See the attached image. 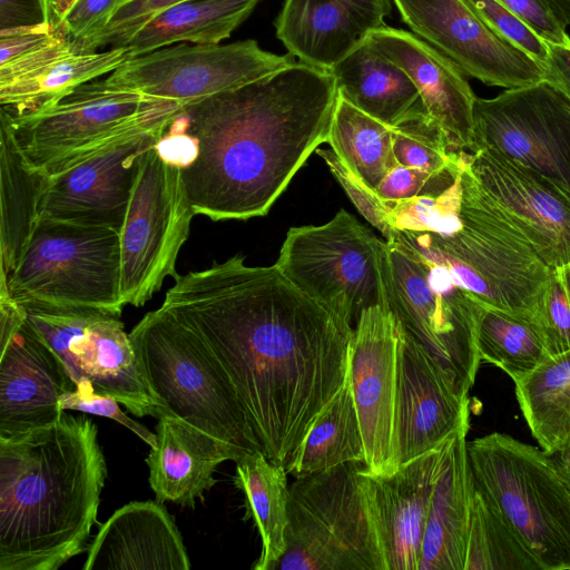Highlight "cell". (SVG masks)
<instances>
[{"label": "cell", "mask_w": 570, "mask_h": 570, "mask_svg": "<svg viewBox=\"0 0 570 570\" xmlns=\"http://www.w3.org/2000/svg\"><path fill=\"white\" fill-rule=\"evenodd\" d=\"M161 307L204 343L263 453L287 468L345 381L355 327L240 254L179 275Z\"/></svg>", "instance_id": "obj_1"}, {"label": "cell", "mask_w": 570, "mask_h": 570, "mask_svg": "<svg viewBox=\"0 0 570 570\" xmlns=\"http://www.w3.org/2000/svg\"><path fill=\"white\" fill-rule=\"evenodd\" d=\"M336 98L327 70L295 62L183 106L196 155L180 171L195 214L214 222L265 216L326 142Z\"/></svg>", "instance_id": "obj_2"}, {"label": "cell", "mask_w": 570, "mask_h": 570, "mask_svg": "<svg viewBox=\"0 0 570 570\" xmlns=\"http://www.w3.org/2000/svg\"><path fill=\"white\" fill-rule=\"evenodd\" d=\"M106 476L86 415L0 438V570H57L81 553Z\"/></svg>", "instance_id": "obj_3"}, {"label": "cell", "mask_w": 570, "mask_h": 570, "mask_svg": "<svg viewBox=\"0 0 570 570\" xmlns=\"http://www.w3.org/2000/svg\"><path fill=\"white\" fill-rule=\"evenodd\" d=\"M461 155L462 198L458 224L446 233H397L425 259L444 267L475 299L532 320L552 273L534 247L471 171Z\"/></svg>", "instance_id": "obj_4"}, {"label": "cell", "mask_w": 570, "mask_h": 570, "mask_svg": "<svg viewBox=\"0 0 570 570\" xmlns=\"http://www.w3.org/2000/svg\"><path fill=\"white\" fill-rule=\"evenodd\" d=\"M129 337L144 380L167 414L219 441L237 461L263 452L235 390L191 330L160 306Z\"/></svg>", "instance_id": "obj_5"}, {"label": "cell", "mask_w": 570, "mask_h": 570, "mask_svg": "<svg viewBox=\"0 0 570 570\" xmlns=\"http://www.w3.org/2000/svg\"><path fill=\"white\" fill-rule=\"evenodd\" d=\"M466 450L474 489L541 570H570V478L551 454L498 432Z\"/></svg>", "instance_id": "obj_6"}, {"label": "cell", "mask_w": 570, "mask_h": 570, "mask_svg": "<svg viewBox=\"0 0 570 570\" xmlns=\"http://www.w3.org/2000/svg\"><path fill=\"white\" fill-rule=\"evenodd\" d=\"M381 266L386 306L399 327L421 344L468 395L481 363L476 348L481 302L444 267L400 240L382 243Z\"/></svg>", "instance_id": "obj_7"}, {"label": "cell", "mask_w": 570, "mask_h": 570, "mask_svg": "<svg viewBox=\"0 0 570 570\" xmlns=\"http://www.w3.org/2000/svg\"><path fill=\"white\" fill-rule=\"evenodd\" d=\"M347 462L289 485L287 548L275 570H384L361 482Z\"/></svg>", "instance_id": "obj_8"}, {"label": "cell", "mask_w": 570, "mask_h": 570, "mask_svg": "<svg viewBox=\"0 0 570 570\" xmlns=\"http://www.w3.org/2000/svg\"><path fill=\"white\" fill-rule=\"evenodd\" d=\"M0 293L16 302L89 306L121 314L120 237L109 227L39 218Z\"/></svg>", "instance_id": "obj_9"}, {"label": "cell", "mask_w": 570, "mask_h": 570, "mask_svg": "<svg viewBox=\"0 0 570 570\" xmlns=\"http://www.w3.org/2000/svg\"><path fill=\"white\" fill-rule=\"evenodd\" d=\"M183 106L94 80L46 105L11 116L24 155L49 175L145 127L173 117Z\"/></svg>", "instance_id": "obj_10"}, {"label": "cell", "mask_w": 570, "mask_h": 570, "mask_svg": "<svg viewBox=\"0 0 570 570\" xmlns=\"http://www.w3.org/2000/svg\"><path fill=\"white\" fill-rule=\"evenodd\" d=\"M382 243L341 209L323 225L291 228L275 265L304 294L355 327L365 308L386 305Z\"/></svg>", "instance_id": "obj_11"}, {"label": "cell", "mask_w": 570, "mask_h": 570, "mask_svg": "<svg viewBox=\"0 0 570 570\" xmlns=\"http://www.w3.org/2000/svg\"><path fill=\"white\" fill-rule=\"evenodd\" d=\"M17 303L75 383L89 380L97 394L116 399L138 417L159 419L166 413L144 380L120 314L89 306Z\"/></svg>", "instance_id": "obj_12"}, {"label": "cell", "mask_w": 570, "mask_h": 570, "mask_svg": "<svg viewBox=\"0 0 570 570\" xmlns=\"http://www.w3.org/2000/svg\"><path fill=\"white\" fill-rule=\"evenodd\" d=\"M194 215L180 169L166 163L153 146L141 156L119 230L120 292L126 305L144 306L168 276H179L176 262Z\"/></svg>", "instance_id": "obj_13"}, {"label": "cell", "mask_w": 570, "mask_h": 570, "mask_svg": "<svg viewBox=\"0 0 570 570\" xmlns=\"http://www.w3.org/2000/svg\"><path fill=\"white\" fill-rule=\"evenodd\" d=\"M248 39L228 45L168 46L122 63L104 85L185 106L262 79L295 63Z\"/></svg>", "instance_id": "obj_14"}, {"label": "cell", "mask_w": 570, "mask_h": 570, "mask_svg": "<svg viewBox=\"0 0 570 570\" xmlns=\"http://www.w3.org/2000/svg\"><path fill=\"white\" fill-rule=\"evenodd\" d=\"M490 149L570 190V101L542 79L475 98L473 150Z\"/></svg>", "instance_id": "obj_15"}, {"label": "cell", "mask_w": 570, "mask_h": 570, "mask_svg": "<svg viewBox=\"0 0 570 570\" xmlns=\"http://www.w3.org/2000/svg\"><path fill=\"white\" fill-rule=\"evenodd\" d=\"M173 117L127 135L50 175L39 218L119 232L141 156L157 144Z\"/></svg>", "instance_id": "obj_16"}, {"label": "cell", "mask_w": 570, "mask_h": 570, "mask_svg": "<svg viewBox=\"0 0 570 570\" xmlns=\"http://www.w3.org/2000/svg\"><path fill=\"white\" fill-rule=\"evenodd\" d=\"M402 20L464 75L505 89L543 79V66L464 0H393Z\"/></svg>", "instance_id": "obj_17"}, {"label": "cell", "mask_w": 570, "mask_h": 570, "mask_svg": "<svg viewBox=\"0 0 570 570\" xmlns=\"http://www.w3.org/2000/svg\"><path fill=\"white\" fill-rule=\"evenodd\" d=\"M397 323L386 305L365 308L350 347V376L365 451V471L386 476L400 468L395 441Z\"/></svg>", "instance_id": "obj_18"}, {"label": "cell", "mask_w": 570, "mask_h": 570, "mask_svg": "<svg viewBox=\"0 0 570 570\" xmlns=\"http://www.w3.org/2000/svg\"><path fill=\"white\" fill-rule=\"evenodd\" d=\"M395 441L399 465L441 445L466 420L470 400L454 377L397 325Z\"/></svg>", "instance_id": "obj_19"}, {"label": "cell", "mask_w": 570, "mask_h": 570, "mask_svg": "<svg viewBox=\"0 0 570 570\" xmlns=\"http://www.w3.org/2000/svg\"><path fill=\"white\" fill-rule=\"evenodd\" d=\"M482 188L552 271L570 263V190L490 149L468 153Z\"/></svg>", "instance_id": "obj_20"}, {"label": "cell", "mask_w": 570, "mask_h": 570, "mask_svg": "<svg viewBox=\"0 0 570 570\" xmlns=\"http://www.w3.org/2000/svg\"><path fill=\"white\" fill-rule=\"evenodd\" d=\"M449 438L434 450L401 465L391 475L374 476L366 473L365 468L361 471L384 570H419L430 502Z\"/></svg>", "instance_id": "obj_21"}, {"label": "cell", "mask_w": 570, "mask_h": 570, "mask_svg": "<svg viewBox=\"0 0 570 570\" xmlns=\"http://www.w3.org/2000/svg\"><path fill=\"white\" fill-rule=\"evenodd\" d=\"M0 350V438L58 421L59 399L76 383L57 355L27 320Z\"/></svg>", "instance_id": "obj_22"}, {"label": "cell", "mask_w": 570, "mask_h": 570, "mask_svg": "<svg viewBox=\"0 0 570 570\" xmlns=\"http://www.w3.org/2000/svg\"><path fill=\"white\" fill-rule=\"evenodd\" d=\"M416 87L428 116L452 151L473 150V94L464 73L443 53L409 31L383 26L368 36Z\"/></svg>", "instance_id": "obj_23"}, {"label": "cell", "mask_w": 570, "mask_h": 570, "mask_svg": "<svg viewBox=\"0 0 570 570\" xmlns=\"http://www.w3.org/2000/svg\"><path fill=\"white\" fill-rule=\"evenodd\" d=\"M391 10L390 0H284L274 24L289 55L328 71L385 26Z\"/></svg>", "instance_id": "obj_24"}, {"label": "cell", "mask_w": 570, "mask_h": 570, "mask_svg": "<svg viewBox=\"0 0 570 570\" xmlns=\"http://www.w3.org/2000/svg\"><path fill=\"white\" fill-rule=\"evenodd\" d=\"M174 519L159 501H134L101 524L82 570H188Z\"/></svg>", "instance_id": "obj_25"}, {"label": "cell", "mask_w": 570, "mask_h": 570, "mask_svg": "<svg viewBox=\"0 0 570 570\" xmlns=\"http://www.w3.org/2000/svg\"><path fill=\"white\" fill-rule=\"evenodd\" d=\"M157 444L146 462L149 484L159 502L194 508L215 483L214 473L224 461H237L229 448L170 414L156 425Z\"/></svg>", "instance_id": "obj_26"}, {"label": "cell", "mask_w": 570, "mask_h": 570, "mask_svg": "<svg viewBox=\"0 0 570 570\" xmlns=\"http://www.w3.org/2000/svg\"><path fill=\"white\" fill-rule=\"evenodd\" d=\"M469 429L466 420L449 438L430 502L419 570H464L474 492L466 450Z\"/></svg>", "instance_id": "obj_27"}, {"label": "cell", "mask_w": 570, "mask_h": 570, "mask_svg": "<svg viewBox=\"0 0 570 570\" xmlns=\"http://www.w3.org/2000/svg\"><path fill=\"white\" fill-rule=\"evenodd\" d=\"M50 175L22 151L8 112L0 111V279L22 257L40 216Z\"/></svg>", "instance_id": "obj_28"}, {"label": "cell", "mask_w": 570, "mask_h": 570, "mask_svg": "<svg viewBox=\"0 0 570 570\" xmlns=\"http://www.w3.org/2000/svg\"><path fill=\"white\" fill-rule=\"evenodd\" d=\"M328 72L340 97L391 127L421 102L409 76L383 56L368 37Z\"/></svg>", "instance_id": "obj_29"}, {"label": "cell", "mask_w": 570, "mask_h": 570, "mask_svg": "<svg viewBox=\"0 0 570 570\" xmlns=\"http://www.w3.org/2000/svg\"><path fill=\"white\" fill-rule=\"evenodd\" d=\"M259 0H186L142 24L122 47L137 57L177 42L217 45L253 12Z\"/></svg>", "instance_id": "obj_30"}, {"label": "cell", "mask_w": 570, "mask_h": 570, "mask_svg": "<svg viewBox=\"0 0 570 570\" xmlns=\"http://www.w3.org/2000/svg\"><path fill=\"white\" fill-rule=\"evenodd\" d=\"M236 463L235 485L244 495V520H252L262 541L254 570H275L286 551L289 487L284 465L273 463L263 452L248 454Z\"/></svg>", "instance_id": "obj_31"}, {"label": "cell", "mask_w": 570, "mask_h": 570, "mask_svg": "<svg viewBox=\"0 0 570 570\" xmlns=\"http://www.w3.org/2000/svg\"><path fill=\"white\" fill-rule=\"evenodd\" d=\"M129 47L61 56L33 73L0 86V105L11 116L36 111L77 87L111 73L131 59Z\"/></svg>", "instance_id": "obj_32"}, {"label": "cell", "mask_w": 570, "mask_h": 570, "mask_svg": "<svg viewBox=\"0 0 570 570\" xmlns=\"http://www.w3.org/2000/svg\"><path fill=\"white\" fill-rule=\"evenodd\" d=\"M347 462H364L365 451L348 373L297 449L286 471L305 476Z\"/></svg>", "instance_id": "obj_33"}, {"label": "cell", "mask_w": 570, "mask_h": 570, "mask_svg": "<svg viewBox=\"0 0 570 570\" xmlns=\"http://www.w3.org/2000/svg\"><path fill=\"white\" fill-rule=\"evenodd\" d=\"M515 396L539 445L554 451L570 439V351L550 356L514 382Z\"/></svg>", "instance_id": "obj_34"}, {"label": "cell", "mask_w": 570, "mask_h": 570, "mask_svg": "<svg viewBox=\"0 0 570 570\" xmlns=\"http://www.w3.org/2000/svg\"><path fill=\"white\" fill-rule=\"evenodd\" d=\"M326 142L342 163L374 190L399 165L393 151L392 127L338 95Z\"/></svg>", "instance_id": "obj_35"}, {"label": "cell", "mask_w": 570, "mask_h": 570, "mask_svg": "<svg viewBox=\"0 0 570 570\" xmlns=\"http://www.w3.org/2000/svg\"><path fill=\"white\" fill-rule=\"evenodd\" d=\"M476 348L481 362L502 368L513 382L551 356L533 320L482 303L476 321Z\"/></svg>", "instance_id": "obj_36"}, {"label": "cell", "mask_w": 570, "mask_h": 570, "mask_svg": "<svg viewBox=\"0 0 570 570\" xmlns=\"http://www.w3.org/2000/svg\"><path fill=\"white\" fill-rule=\"evenodd\" d=\"M464 570H541L497 510L475 489Z\"/></svg>", "instance_id": "obj_37"}, {"label": "cell", "mask_w": 570, "mask_h": 570, "mask_svg": "<svg viewBox=\"0 0 570 570\" xmlns=\"http://www.w3.org/2000/svg\"><path fill=\"white\" fill-rule=\"evenodd\" d=\"M392 144L399 165L442 171L459 159L440 127L420 102L401 122L392 127Z\"/></svg>", "instance_id": "obj_38"}, {"label": "cell", "mask_w": 570, "mask_h": 570, "mask_svg": "<svg viewBox=\"0 0 570 570\" xmlns=\"http://www.w3.org/2000/svg\"><path fill=\"white\" fill-rule=\"evenodd\" d=\"M461 198L460 163L458 178L446 188L411 199L386 202L391 225L397 233L401 230L446 233L458 224Z\"/></svg>", "instance_id": "obj_39"}, {"label": "cell", "mask_w": 570, "mask_h": 570, "mask_svg": "<svg viewBox=\"0 0 570 570\" xmlns=\"http://www.w3.org/2000/svg\"><path fill=\"white\" fill-rule=\"evenodd\" d=\"M186 0H129L111 13L92 38L73 47L77 53L95 52L105 46L122 47L142 24L161 10Z\"/></svg>", "instance_id": "obj_40"}, {"label": "cell", "mask_w": 570, "mask_h": 570, "mask_svg": "<svg viewBox=\"0 0 570 570\" xmlns=\"http://www.w3.org/2000/svg\"><path fill=\"white\" fill-rule=\"evenodd\" d=\"M316 154L325 161L360 214L382 233L385 240H396L397 232L391 225L389 207L376 191L355 176L332 149L317 148Z\"/></svg>", "instance_id": "obj_41"}, {"label": "cell", "mask_w": 570, "mask_h": 570, "mask_svg": "<svg viewBox=\"0 0 570 570\" xmlns=\"http://www.w3.org/2000/svg\"><path fill=\"white\" fill-rule=\"evenodd\" d=\"M532 320L551 356L570 351V303L557 271H552L546 284Z\"/></svg>", "instance_id": "obj_42"}, {"label": "cell", "mask_w": 570, "mask_h": 570, "mask_svg": "<svg viewBox=\"0 0 570 570\" xmlns=\"http://www.w3.org/2000/svg\"><path fill=\"white\" fill-rule=\"evenodd\" d=\"M460 163L459 151L456 164L442 171L396 165L382 179L375 191L386 203L411 199L441 190L455 181L460 171Z\"/></svg>", "instance_id": "obj_43"}, {"label": "cell", "mask_w": 570, "mask_h": 570, "mask_svg": "<svg viewBox=\"0 0 570 570\" xmlns=\"http://www.w3.org/2000/svg\"><path fill=\"white\" fill-rule=\"evenodd\" d=\"M520 17L541 39L569 45L570 0H499Z\"/></svg>", "instance_id": "obj_44"}, {"label": "cell", "mask_w": 570, "mask_h": 570, "mask_svg": "<svg viewBox=\"0 0 570 570\" xmlns=\"http://www.w3.org/2000/svg\"><path fill=\"white\" fill-rule=\"evenodd\" d=\"M464 1L498 32L543 66L548 57V43L513 11L499 0Z\"/></svg>", "instance_id": "obj_45"}, {"label": "cell", "mask_w": 570, "mask_h": 570, "mask_svg": "<svg viewBox=\"0 0 570 570\" xmlns=\"http://www.w3.org/2000/svg\"><path fill=\"white\" fill-rule=\"evenodd\" d=\"M62 411L73 410L98 416L111 419L129 429L150 448L156 446L157 436L144 425L127 416L119 407V402L108 395L97 394L89 380L83 379L76 383L73 391L63 393L59 399Z\"/></svg>", "instance_id": "obj_46"}, {"label": "cell", "mask_w": 570, "mask_h": 570, "mask_svg": "<svg viewBox=\"0 0 570 570\" xmlns=\"http://www.w3.org/2000/svg\"><path fill=\"white\" fill-rule=\"evenodd\" d=\"M118 0H76L58 32L75 47L97 35L108 22Z\"/></svg>", "instance_id": "obj_47"}, {"label": "cell", "mask_w": 570, "mask_h": 570, "mask_svg": "<svg viewBox=\"0 0 570 570\" xmlns=\"http://www.w3.org/2000/svg\"><path fill=\"white\" fill-rule=\"evenodd\" d=\"M63 36L42 23L0 30V66L33 52Z\"/></svg>", "instance_id": "obj_48"}, {"label": "cell", "mask_w": 570, "mask_h": 570, "mask_svg": "<svg viewBox=\"0 0 570 570\" xmlns=\"http://www.w3.org/2000/svg\"><path fill=\"white\" fill-rule=\"evenodd\" d=\"M42 23H48L42 0H0V30Z\"/></svg>", "instance_id": "obj_49"}, {"label": "cell", "mask_w": 570, "mask_h": 570, "mask_svg": "<svg viewBox=\"0 0 570 570\" xmlns=\"http://www.w3.org/2000/svg\"><path fill=\"white\" fill-rule=\"evenodd\" d=\"M543 79L554 86L570 101V43H548Z\"/></svg>", "instance_id": "obj_50"}, {"label": "cell", "mask_w": 570, "mask_h": 570, "mask_svg": "<svg viewBox=\"0 0 570 570\" xmlns=\"http://www.w3.org/2000/svg\"><path fill=\"white\" fill-rule=\"evenodd\" d=\"M75 2L76 0H53L48 22L55 31L58 32L63 18Z\"/></svg>", "instance_id": "obj_51"}, {"label": "cell", "mask_w": 570, "mask_h": 570, "mask_svg": "<svg viewBox=\"0 0 570 570\" xmlns=\"http://www.w3.org/2000/svg\"><path fill=\"white\" fill-rule=\"evenodd\" d=\"M549 453L570 478V443Z\"/></svg>", "instance_id": "obj_52"}, {"label": "cell", "mask_w": 570, "mask_h": 570, "mask_svg": "<svg viewBox=\"0 0 570 570\" xmlns=\"http://www.w3.org/2000/svg\"><path fill=\"white\" fill-rule=\"evenodd\" d=\"M556 271L561 279L570 303V263Z\"/></svg>", "instance_id": "obj_53"}, {"label": "cell", "mask_w": 570, "mask_h": 570, "mask_svg": "<svg viewBox=\"0 0 570 570\" xmlns=\"http://www.w3.org/2000/svg\"><path fill=\"white\" fill-rule=\"evenodd\" d=\"M42 1H43L45 6H46L47 12H48V21H49V13H50V9H51L53 0H42Z\"/></svg>", "instance_id": "obj_54"}, {"label": "cell", "mask_w": 570, "mask_h": 570, "mask_svg": "<svg viewBox=\"0 0 570 570\" xmlns=\"http://www.w3.org/2000/svg\"><path fill=\"white\" fill-rule=\"evenodd\" d=\"M127 1H129V0H118L116 8H118L119 6H121V4H124V3H126ZM116 8H115V9H116ZM112 12H114V11H112Z\"/></svg>", "instance_id": "obj_55"}, {"label": "cell", "mask_w": 570, "mask_h": 570, "mask_svg": "<svg viewBox=\"0 0 570 570\" xmlns=\"http://www.w3.org/2000/svg\"><path fill=\"white\" fill-rule=\"evenodd\" d=\"M569 443H570V439H569Z\"/></svg>", "instance_id": "obj_56"}]
</instances>
